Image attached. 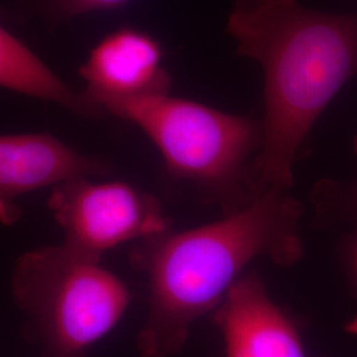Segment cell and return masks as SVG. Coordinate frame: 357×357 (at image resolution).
Returning <instances> with one entry per match:
<instances>
[{
    "instance_id": "cell-1",
    "label": "cell",
    "mask_w": 357,
    "mask_h": 357,
    "mask_svg": "<svg viewBox=\"0 0 357 357\" xmlns=\"http://www.w3.org/2000/svg\"><path fill=\"white\" fill-rule=\"evenodd\" d=\"M301 216L290 191L265 188L217 221L141 241L132 253L149 289L137 339L141 357L178 355L193 323L216 311L255 259L296 262L303 253Z\"/></svg>"
},
{
    "instance_id": "cell-2",
    "label": "cell",
    "mask_w": 357,
    "mask_h": 357,
    "mask_svg": "<svg viewBox=\"0 0 357 357\" xmlns=\"http://www.w3.org/2000/svg\"><path fill=\"white\" fill-rule=\"evenodd\" d=\"M227 29L236 53L265 77L258 183L290 191L302 143L357 73V15L314 11L299 0H234Z\"/></svg>"
},
{
    "instance_id": "cell-3",
    "label": "cell",
    "mask_w": 357,
    "mask_h": 357,
    "mask_svg": "<svg viewBox=\"0 0 357 357\" xmlns=\"http://www.w3.org/2000/svg\"><path fill=\"white\" fill-rule=\"evenodd\" d=\"M101 115L135 125L153 142L175 178L231 212L262 191L255 159L262 144V125L169 93L134 98L89 101Z\"/></svg>"
},
{
    "instance_id": "cell-4",
    "label": "cell",
    "mask_w": 357,
    "mask_h": 357,
    "mask_svg": "<svg viewBox=\"0 0 357 357\" xmlns=\"http://www.w3.org/2000/svg\"><path fill=\"white\" fill-rule=\"evenodd\" d=\"M100 259L66 243L38 248L17 259L13 299L51 357L85 355L126 312L128 286Z\"/></svg>"
},
{
    "instance_id": "cell-5",
    "label": "cell",
    "mask_w": 357,
    "mask_h": 357,
    "mask_svg": "<svg viewBox=\"0 0 357 357\" xmlns=\"http://www.w3.org/2000/svg\"><path fill=\"white\" fill-rule=\"evenodd\" d=\"M48 206L64 230V243L96 258L123 243L169 230L159 202L122 181H66L53 188Z\"/></svg>"
},
{
    "instance_id": "cell-6",
    "label": "cell",
    "mask_w": 357,
    "mask_h": 357,
    "mask_svg": "<svg viewBox=\"0 0 357 357\" xmlns=\"http://www.w3.org/2000/svg\"><path fill=\"white\" fill-rule=\"evenodd\" d=\"M107 167L50 134L0 135V222L20 216L16 202L31 192L66 181L102 176Z\"/></svg>"
},
{
    "instance_id": "cell-7",
    "label": "cell",
    "mask_w": 357,
    "mask_h": 357,
    "mask_svg": "<svg viewBox=\"0 0 357 357\" xmlns=\"http://www.w3.org/2000/svg\"><path fill=\"white\" fill-rule=\"evenodd\" d=\"M225 357H308L301 335L262 281L245 274L215 311Z\"/></svg>"
},
{
    "instance_id": "cell-8",
    "label": "cell",
    "mask_w": 357,
    "mask_h": 357,
    "mask_svg": "<svg viewBox=\"0 0 357 357\" xmlns=\"http://www.w3.org/2000/svg\"><path fill=\"white\" fill-rule=\"evenodd\" d=\"M162 60L163 51L150 35L118 29L100 41L81 66L79 76L86 82L84 96L90 101L169 93L171 78Z\"/></svg>"
},
{
    "instance_id": "cell-9",
    "label": "cell",
    "mask_w": 357,
    "mask_h": 357,
    "mask_svg": "<svg viewBox=\"0 0 357 357\" xmlns=\"http://www.w3.org/2000/svg\"><path fill=\"white\" fill-rule=\"evenodd\" d=\"M0 86L61 105L81 116H101L84 94L66 86L33 52L1 26Z\"/></svg>"
},
{
    "instance_id": "cell-10",
    "label": "cell",
    "mask_w": 357,
    "mask_h": 357,
    "mask_svg": "<svg viewBox=\"0 0 357 357\" xmlns=\"http://www.w3.org/2000/svg\"><path fill=\"white\" fill-rule=\"evenodd\" d=\"M317 206L326 221L357 229V175L344 183H321Z\"/></svg>"
},
{
    "instance_id": "cell-11",
    "label": "cell",
    "mask_w": 357,
    "mask_h": 357,
    "mask_svg": "<svg viewBox=\"0 0 357 357\" xmlns=\"http://www.w3.org/2000/svg\"><path fill=\"white\" fill-rule=\"evenodd\" d=\"M128 0H54L56 10L64 16H79L90 13L110 11Z\"/></svg>"
},
{
    "instance_id": "cell-12",
    "label": "cell",
    "mask_w": 357,
    "mask_h": 357,
    "mask_svg": "<svg viewBox=\"0 0 357 357\" xmlns=\"http://www.w3.org/2000/svg\"><path fill=\"white\" fill-rule=\"evenodd\" d=\"M347 268H348L351 284L354 287V293H355L357 301V236L354 237L348 243V249H347ZM348 330L352 332V333H356L357 335V317L351 321V324L348 326Z\"/></svg>"
},
{
    "instance_id": "cell-13",
    "label": "cell",
    "mask_w": 357,
    "mask_h": 357,
    "mask_svg": "<svg viewBox=\"0 0 357 357\" xmlns=\"http://www.w3.org/2000/svg\"><path fill=\"white\" fill-rule=\"evenodd\" d=\"M60 357H85V355H75V356H60Z\"/></svg>"
}]
</instances>
